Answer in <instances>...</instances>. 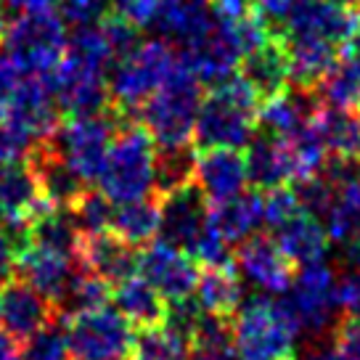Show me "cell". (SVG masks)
<instances>
[{
	"label": "cell",
	"mask_w": 360,
	"mask_h": 360,
	"mask_svg": "<svg viewBox=\"0 0 360 360\" xmlns=\"http://www.w3.org/2000/svg\"><path fill=\"white\" fill-rule=\"evenodd\" d=\"M259 98L244 77H228L202 98L193 141L202 148H244L257 130Z\"/></svg>",
	"instance_id": "obj_1"
},
{
	"label": "cell",
	"mask_w": 360,
	"mask_h": 360,
	"mask_svg": "<svg viewBox=\"0 0 360 360\" xmlns=\"http://www.w3.org/2000/svg\"><path fill=\"white\" fill-rule=\"evenodd\" d=\"M300 321L292 307L270 297L241 302L233 315V349L238 360H297Z\"/></svg>",
	"instance_id": "obj_2"
},
{
	"label": "cell",
	"mask_w": 360,
	"mask_h": 360,
	"mask_svg": "<svg viewBox=\"0 0 360 360\" xmlns=\"http://www.w3.org/2000/svg\"><path fill=\"white\" fill-rule=\"evenodd\" d=\"M183 58L165 37L143 40L114 61L109 72V103L117 112H138L180 69Z\"/></svg>",
	"instance_id": "obj_3"
},
{
	"label": "cell",
	"mask_w": 360,
	"mask_h": 360,
	"mask_svg": "<svg viewBox=\"0 0 360 360\" xmlns=\"http://www.w3.org/2000/svg\"><path fill=\"white\" fill-rule=\"evenodd\" d=\"M157 143L138 124H120L98 172V191L112 204L133 202L154 193Z\"/></svg>",
	"instance_id": "obj_4"
},
{
	"label": "cell",
	"mask_w": 360,
	"mask_h": 360,
	"mask_svg": "<svg viewBox=\"0 0 360 360\" xmlns=\"http://www.w3.org/2000/svg\"><path fill=\"white\" fill-rule=\"evenodd\" d=\"M202 98V82L180 64L178 72L138 109L146 133L159 148L191 146Z\"/></svg>",
	"instance_id": "obj_5"
},
{
	"label": "cell",
	"mask_w": 360,
	"mask_h": 360,
	"mask_svg": "<svg viewBox=\"0 0 360 360\" xmlns=\"http://www.w3.org/2000/svg\"><path fill=\"white\" fill-rule=\"evenodd\" d=\"M117 130H120V120L109 109L93 114H72L67 122L58 124L53 138L45 143L67 162V167L85 186H90L101 172L106 151L112 146Z\"/></svg>",
	"instance_id": "obj_6"
},
{
	"label": "cell",
	"mask_w": 360,
	"mask_h": 360,
	"mask_svg": "<svg viewBox=\"0 0 360 360\" xmlns=\"http://www.w3.org/2000/svg\"><path fill=\"white\" fill-rule=\"evenodd\" d=\"M67 24L56 11L16 16L3 34V51L24 75L51 77L67 51Z\"/></svg>",
	"instance_id": "obj_7"
},
{
	"label": "cell",
	"mask_w": 360,
	"mask_h": 360,
	"mask_svg": "<svg viewBox=\"0 0 360 360\" xmlns=\"http://www.w3.org/2000/svg\"><path fill=\"white\" fill-rule=\"evenodd\" d=\"M72 360H130L133 326L117 307H96L67 318Z\"/></svg>",
	"instance_id": "obj_8"
},
{
	"label": "cell",
	"mask_w": 360,
	"mask_h": 360,
	"mask_svg": "<svg viewBox=\"0 0 360 360\" xmlns=\"http://www.w3.org/2000/svg\"><path fill=\"white\" fill-rule=\"evenodd\" d=\"M109 72H112L109 64L67 48L58 67L48 77L61 112H103L109 103Z\"/></svg>",
	"instance_id": "obj_9"
},
{
	"label": "cell",
	"mask_w": 360,
	"mask_h": 360,
	"mask_svg": "<svg viewBox=\"0 0 360 360\" xmlns=\"http://www.w3.org/2000/svg\"><path fill=\"white\" fill-rule=\"evenodd\" d=\"M289 300L286 304L292 307L297 315L300 326L321 334L331 326L334 315L342 307L339 300V283L334 270L323 265V262H313V265H302L300 273L294 276L292 289H289Z\"/></svg>",
	"instance_id": "obj_10"
},
{
	"label": "cell",
	"mask_w": 360,
	"mask_h": 360,
	"mask_svg": "<svg viewBox=\"0 0 360 360\" xmlns=\"http://www.w3.org/2000/svg\"><path fill=\"white\" fill-rule=\"evenodd\" d=\"M3 124H8L22 138H27L34 148L51 141L61 124V106L53 96L51 79L27 75L13 96Z\"/></svg>",
	"instance_id": "obj_11"
},
{
	"label": "cell",
	"mask_w": 360,
	"mask_h": 360,
	"mask_svg": "<svg viewBox=\"0 0 360 360\" xmlns=\"http://www.w3.org/2000/svg\"><path fill=\"white\" fill-rule=\"evenodd\" d=\"M180 58L199 82L220 85L228 77H233V72L241 67L244 48L231 27L212 19L207 32H202L188 45H183Z\"/></svg>",
	"instance_id": "obj_12"
},
{
	"label": "cell",
	"mask_w": 360,
	"mask_h": 360,
	"mask_svg": "<svg viewBox=\"0 0 360 360\" xmlns=\"http://www.w3.org/2000/svg\"><path fill=\"white\" fill-rule=\"evenodd\" d=\"M138 276L146 278L167 302H180L196 289L199 268L188 252L167 241H154L138 255Z\"/></svg>",
	"instance_id": "obj_13"
},
{
	"label": "cell",
	"mask_w": 360,
	"mask_h": 360,
	"mask_svg": "<svg viewBox=\"0 0 360 360\" xmlns=\"http://www.w3.org/2000/svg\"><path fill=\"white\" fill-rule=\"evenodd\" d=\"M358 32L360 16L352 6H345L337 0H302L278 34L313 37V40H323L337 48H345Z\"/></svg>",
	"instance_id": "obj_14"
},
{
	"label": "cell",
	"mask_w": 360,
	"mask_h": 360,
	"mask_svg": "<svg viewBox=\"0 0 360 360\" xmlns=\"http://www.w3.org/2000/svg\"><path fill=\"white\" fill-rule=\"evenodd\" d=\"M45 204L51 202L43 196L40 180L30 162L0 165V223L13 236L27 241V228Z\"/></svg>",
	"instance_id": "obj_15"
},
{
	"label": "cell",
	"mask_w": 360,
	"mask_h": 360,
	"mask_svg": "<svg viewBox=\"0 0 360 360\" xmlns=\"http://www.w3.org/2000/svg\"><path fill=\"white\" fill-rule=\"evenodd\" d=\"M210 223V202L202 188L191 183L178 191L162 193L159 199V233L162 241L191 255L196 238Z\"/></svg>",
	"instance_id": "obj_16"
},
{
	"label": "cell",
	"mask_w": 360,
	"mask_h": 360,
	"mask_svg": "<svg viewBox=\"0 0 360 360\" xmlns=\"http://www.w3.org/2000/svg\"><path fill=\"white\" fill-rule=\"evenodd\" d=\"M79 268V257L58 252V249L43 247V244H32L24 241L16 257V273L19 278L34 286L40 294H45L51 302L56 304L61 294L67 292L72 276Z\"/></svg>",
	"instance_id": "obj_17"
},
{
	"label": "cell",
	"mask_w": 360,
	"mask_h": 360,
	"mask_svg": "<svg viewBox=\"0 0 360 360\" xmlns=\"http://www.w3.org/2000/svg\"><path fill=\"white\" fill-rule=\"evenodd\" d=\"M233 265L244 278L270 294H283L292 289L294 265L281 252L276 238L257 236V233L249 236L247 241L238 244Z\"/></svg>",
	"instance_id": "obj_18"
},
{
	"label": "cell",
	"mask_w": 360,
	"mask_h": 360,
	"mask_svg": "<svg viewBox=\"0 0 360 360\" xmlns=\"http://www.w3.org/2000/svg\"><path fill=\"white\" fill-rule=\"evenodd\" d=\"M193 183L202 188L210 204L247 191L249 169L244 148H202L196 157Z\"/></svg>",
	"instance_id": "obj_19"
},
{
	"label": "cell",
	"mask_w": 360,
	"mask_h": 360,
	"mask_svg": "<svg viewBox=\"0 0 360 360\" xmlns=\"http://www.w3.org/2000/svg\"><path fill=\"white\" fill-rule=\"evenodd\" d=\"M56 315V304L22 278L6 283L0 292V321L16 342H27L40 328L53 323Z\"/></svg>",
	"instance_id": "obj_20"
},
{
	"label": "cell",
	"mask_w": 360,
	"mask_h": 360,
	"mask_svg": "<svg viewBox=\"0 0 360 360\" xmlns=\"http://www.w3.org/2000/svg\"><path fill=\"white\" fill-rule=\"evenodd\" d=\"M241 77L249 88L255 90L259 103L270 101L276 96H281L283 90H289L292 75H289V58L278 37H270L268 43L249 51L241 58Z\"/></svg>",
	"instance_id": "obj_21"
},
{
	"label": "cell",
	"mask_w": 360,
	"mask_h": 360,
	"mask_svg": "<svg viewBox=\"0 0 360 360\" xmlns=\"http://www.w3.org/2000/svg\"><path fill=\"white\" fill-rule=\"evenodd\" d=\"M79 262L96 276H101L106 283H122L138 273V255L135 247L120 236H114L112 231H101L93 236H82L79 244Z\"/></svg>",
	"instance_id": "obj_22"
},
{
	"label": "cell",
	"mask_w": 360,
	"mask_h": 360,
	"mask_svg": "<svg viewBox=\"0 0 360 360\" xmlns=\"http://www.w3.org/2000/svg\"><path fill=\"white\" fill-rule=\"evenodd\" d=\"M286 58H289V75L297 88L315 90L331 69L337 67L339 51L337 45L313 40V37H297V34H278Z\"/></svg>",
	"instance_id": "obj_23"
},
{
	"label": "cell",
	"mask_w": 360,
	"mask_h": 360,
	"mask_svg": "<svg viewBox=\"0 0 360 360\" xmlns=\"http://www.w3.org/2000/svg\"><path fill=\"white\" fill-rule=\"evenodd\" d=\"M315 112H318V93L315 90H283L281 96L259 103L257 124H262V130L270 135L289 138L313 122Z\"/></svg>",
	"instance_id": "obj_24"
},
{
	"label": "cell",
	"mask_w": 360,
	"mask_h": 360,
	"mask_svg": "<svg viewBox=\"0 0 360 360\" xmlns=\"http://www.w3.org/2000/svg\"><path fill=\"white\" fill-rule=\"evenodd\" d=\"M212 24L210 0H159L151 27L169 43L188 45Z\"/></svg>",
	"instance_id": "obj_25"
},
{
	"label": "cell",
	"mask_w": 360,
	"mask_h": 360,
	"mask_svg": "<svg viewBox=\"0 0 360 360\" xmlns=\"http://www.w3.org/2000/svg\"><path fill=\"white\" fill-rule=\"evenodd\" d=\"M276 241L281 252L289 257L292 265H313V262H323L328 252L331 238L326 233V225L321 223L315 214L310 212H297L276 231Z\"/></svg>",
	"instance_id": "obj_26"
},
{
	"label": "cell",
	"mask_w": 360,
	"mask_h": 360,
	"mask_svg": "<svg viewBox=\"0 0 360 360\" xmlns=\"http://www.w3.org/2000/svg\"><path fill=\"white\" fill-rule=\"evenodd\" d=\"M112 300H114V307L127 318V323L141 328V331L143 328L162 326L167 321L169 302L146 278H141L138 273L114 286Z\"/></svg>",
	"instance_id": "obj_27"
},
{
	"label": "cell",
	"mask_w": 360,
	"mask_h": 360,
	"mask_svg": "<svg viewBox=\"0 0 360 360\" xmlns=\"http://www.w3.org/2000/svg\"><path fill=\"white\" fill-rule=\"evenodd\" d=\"M193 294H196V304L202 307V313L233 321V315L244 302V289H241L236 265L228 262V265L204 268V273H199Z\"/></svg>",
	"instance_id": "obj_28"
},
{
	"label": "cell",
	"mask_w": 360,
	"mask_h": 360,
	"mask_svg": "<svg viewBox=\"0 0 360 360\" xmlns=\"http://www.w3.org/2000/svg\"><path fill=\"white\" fill-rule=\"evenodd\" d=\"M247 169L249 183L257 191H270L292 183V162H289L286 141L270 133L252 138L247 151Z\"/></svg>",
	"instance_id": "obj_29"
},
{
	"label": "cell",
	"mask_w": 360,
	"mask_h": 360,
	"mask_svg": "<svg viewBox=\"0 0 360 360\" xmlns=\"http://www.w3.org/2000/svg\"><path fill=\"white\" fill-rule=\"evenodd\" d=\"M30 165H32L34 175L40 180L43 196L53 204V207L69 210L82 193L88 191V186L67 167V162L58 157L48 143L34 148L32 157H30Z\"/></svg>",
	"instance_id": "obj_30"
},
{
	"label": "cell",
	"mask_w": 360,
	"mask_h": 360,
	"mask_svg": "<svg viewBox=\"0 0 360 360\" xmlns=\"http://www.w3.org/2000/svg\"><path fill=\"white\" fill-rule=\"evenodd\" d=\"M210 220L231 247L247 241L262 225V193L241 191L225 202L210 204Z\"/></svg>",
	"instance_id": "obj_31"
},
{
	"label": "cell",
	"mask_w": 360,
	"mask_h": 360,
	"mask_svg": "<svg viewBox=\"0 0 360 360\" xmlns=\"http://www.w3.org/2000/svg\"><path fill=\"white\" fill-rule=\"evenodd\" d=\"M313 124L326 146L328 159L360 162V117L352 109L318 106Z\"/></svg>",
	"instance_id": "obj_32"
},
{
	"label": "cell",
	"mask_w": 360,
	"mask_h": 360,
	"mask_svg": "<svg viewBox=\"0 0 360 360\" xmlns=\"http://www.w3.org/2000/svg\"><path fill=\"white\" fill-rule=\"evenodd\" d=\"M109 231L127 241L130 247L151 244V238L159 233V199L143 196L133 202L114 204Z\"/></svg>",
	"instance_id": "obj_33"
},
{
	"label": "cell",
	"mask_w": 360,
	"mask_h": 360,
	"mask_svg": "<svg viewBox=\"0 0 360 360\" xmlns=\"http://www.w3.org/2000/svg\"><path fill=\"white\" fill-rule=\"evenodd\" d=\"M109 286L112 283H106L101 276H96L93 270H88L79 262V268L72 276L67 292L61 294V300L56 302V313L64 315V318H75L79 313H88V310L109 304V297H112Z\"/></svg>",
	"instance_id": "obj_34"
},
{
	"label": "cell",
	"mask_w": 360,
	"mask_h": 360,
	"mask_svg": "<svg viewBox=\"0 0 360 360\" xmlns=\"http://www.w3.org/2000/svg\"><path fill=\"white\" fill-rule=\"evenodd\" d=\"M191 339L183 337L169 323L143 328L133 342L130 360H188Z\"/></svg>",
	"instance_id": "obj_35"
},
{
	"label": "cell",
	"mask_w": 360,
	"mask_h": 360,
	"mask_svg": "<svg viewBox=\"0 0 360 360\" xmlns=\"http://www.w3.org/2000/svg\"><path fill=\"white\" fill-rule=\"evenodd\" d=\"M196 154L188 146L180 148H157V165H154V191L169 193L193 183Z\"/></svg>",
	"instance_id": "obj_36"
},
{
	"label": "cell",
	"mask_w": 360,
	"mask_h": 360,
	"mask_svg": "<svg viewBox=\"0 0 360 360\" xmlns=\"http://www.w3.org/2000/svg\"><path fill=\"white\" fill-rule=\"evenodd\" d=\"M318 98L334 109H358L360 103V75L339 58L337 67L328 72L323 82L315 88Z\"/></svg>",
	"instance_id": "obj_37"
},
{
	"label": "cell",
	"mask_w": 360,
	"mask_h": 360,
	"mask_svg": "<svg viewBox=\"0 0 360 360\" xmlns=\"http://www.w3.org/2000/svg\"><path fill=\"white\" fill-rule=\"evenodd\" d=\"M112 210L114 204L101 191H85L77 202L69 207V214H72V220H75L82 236H93V233L109 231Z\"/></svg>",
	"instance_id": "obj_38"
},
{
	"label": "cell",
	"mask_w": 360,
	"mask_h": 360,
	"mask_svg": "<svg viewBox=\"0 0 360 360\" xmlns=\"http://www.w3.org/2000/svg\"><path fill=\"white\" fill-rule=\"evenodd\" d=\"M22 360H72L67 326H61L58 321H53L45 328H40L37 334H32L24 342Z\"/></svg>",
	"instance_id": "obj_39"
},
{
	"label": "cell",
	"mask_w": 360,
	"mask_h": 360,
	"mask_svg": "<svg viewBox=\"0 0 360 360\" xmlns=\"http://www.w3.org/2000/svg\"><path fill=\"white\" fill-rule=\"evenodd\" d=\"M297 212H302V207H300V199L294 191L283 188V186L262 191V225H268L270 231H278Z\"/></svg>",
	"instance_id": "obj_40"
},
{
	"label": "cell",
	"mask_w": 360,
	"mask_h": 360,
	"mask_svg": "<svg viewBox=\"0 0 360 360\" xmlns=\"http://www.w3.org/2000/svg\"><path fill=\"white\" fill-rule=\"evenodd\" d=\"M106 0H53V8L64 19V24L72 27H85V24H96L103 19L106 11Z\"/></svg>",
	"instance_id": "obj_41"
},
{
	"label": "cell",
	"mask_w": 360,
	"mask_h": 360,
	"mask_svg": "<svg viewBox=\"0 0 360 360\" xmlns=\"http://www.w3.org/2000/svg\"><path fill=\"white\" fill-rule=\"evenodd\" d=\"M24 77H27V75L16 67V61H13L6 51H0V122L6 120L8 106H11L13 96H16V90H19Z\"/></svg>",
	"instance_id": "obj_42"
},
{
	"label": "cell",
	"mask_w": 360,
	"mask_h": 360,
	"mask_svg": "<svg viewBox=\"0 0 360 360\" xmlns=\"http://www.w3.org/2000/svg\"><path fill=\"white\" fill-rule=\"evenodd\" d=\"M112 6V11L117 16H122L124 22H130L133 27H148L154 22L159 0H106Z\"/></svg>",
	"instance_id": "obj_43"
},
{
	"label": "cell",
	"mask_w": 360,
	"mask_h": 360,
	"mask_svg": "<svg viewBox=\"0 0 360 360\" xmlns=\"http://www.w3.org/2000/svg\"><path fill=\"white\" fill-rule=\"evenodd\" d=\"M300 3H302V0H255L259 16H262V22L268 24V30L273 37L281 32L283 24L289 22V16H292L294 8H297Z\"/></svg>",
	"instance_id": "obj_44"
},
{
	"label": "cell",
	"mask_w": 360,
	"mask_h": 360,
	"mask_svg": "<svg viewBox=\"0 0 360 360\" xmlns=\"http://www.w3.org/2000/svg\"><path fill=\"white\" fill-rule=\"evenodd\" d=\"M19 238L13 236L6 225L0 223V283L8 281L16 273V257H19Z\"/></svg>",
	"instance_id": "obj_45"
},
{
	"label": "cell",
	"mask_w": 360,
	"mask_h": 360,
	"mask_svg": "<svg viewBox=\"0 0 360 360\" xmlns=\"http://www.w3.org/2000/svg\"><path fill=\"white\" fill-rule=\"evenodd\" d=\"M339 300L349 321L360 323V270H352L345 281H339Z\"/></svg>",
	"instance_id": "obj_46"
},
{
	"label": "cell",
	"mask_w": 360,
	"mask_h": 360,
	"mask_svg": "<svg viewBox=\"0 0 360 360\" xmlns=\"http://www.w3.org/2000/svg\"><path fill=\"white\" fill-rule=\"evenodd\" d=\"M342 360H360V323L345 321L337 328V345H334Z\"/></svg>",
	"instance_id": "obj_47"
},
{
	"label": "cell",
	"mask_w": 360,
	"mask_h": 360,
	"mask_svg": "<svg viewBox=\"0 0 360 360\" xmlns=\"http://www.w3.org/2000/svg\"><path fill=\"white\" fill-rule=\"evenodd\" d=\"M188 360H238L233 342H196L191 345Z\"/></svg>",
	"instance_id": "obj_48"
},
{
	"label": "cell",
	"mask_w": 360,
	"mask_h": 360,
	"mask_svg": "<svg viewBox=\"0 0 360 360\" xmlns=\"http://www.w3.org/2000/svg\"><path fill=\"white\" fill-rule=\"evenodd\" d=\"M8 8H11V16H34V13H48L56 11L53 8V0H6Z\"/></svg>",
	"instance_id": "obj_49"
},
{
	"label": "cell",
	"mask_w": 360,
	"mask_h": 360,
	"mask_svg": "<svg viewBox=\"0 0 360 360\" xmlns=\"http://www.w3.org/2000/svg\"><path fill=\"white\" fill-rule=\"evenodd\" d=\"M339 58H342V61H347L349 67L360 75V32L355 34L347 45H345V51H342V56H339Z\"/></svg>",
	"instance_id": "obj_50"
},
{
	"label": "cell",
	"mask_w": 360,
	"mask_h": 360,
	"mask_svg": "<svg viewBox=\"0 0 360 360\" xmlns=\"http://www.w3.org/2000/svg\"><path fill=\"white\" fill-rule=\"evenodd\" d=\"M0 360H19V349H16V339L3 328L0 331Z\"/></svg>",
	"instance_id": "obj_51"
},
{
	"label": "cell",
	"mask_w": 360,
	"mask_h": 360,
	"mask_svg": "<svg viewBox=\"0 0 360 360\" xmlns=\"http://www.w3.org/2000/svg\"><path fill=\"white\" fill-rule=\"evenodd\" d=\"M345 259L349 262V268H352V270H360V233H355V236L347 241Z\"/></svg>",
	"instance_id": "obj_52"
},
{
	"label": "cell",
	"mask_w": 360,
	"mask_h": 360,
	"mask_svg": "<svg viewBox=\"0 0 360 360\" xmlns=\"http://www.w3.org/2000/svg\"><path fill=\"white\" fill-rule=\"evenodd\" d=\"M11 22H13V16H11L8 3H6V0H0V40H3V34H6V30H8V24Z\"/></svg>",
	"instance_id": "obj_53"
},
{
	"label": "cell",
	"mask_w": 360,
	"mask_h": 360,
	"mask_svg": "<svg viewBox=\"0 0 360 360\" xmlns=\"http://www.w3.org/2000/svg\"><path fill=\"white\" fill-rule=\"evenodd\" d=\"M310 360H342V355H339L334 347H326V349H315V352H310Z\"/></svg>",
	"instance_id": "obj_54"
},
{
	"label": "cell",
	"mask_w": 360,
	"mask_h": 360,
	"mask_svg": "<svg viewBox=\"0 0 360 360\" xmlns=\"http://www.w3.org/2000/svg\"><path fill=\"white\" fill-rule=\"evenodd\" d=\"M337 3H345V6H355V0H337Z\"/></svg>",
	"instance_id": "obj_55"
},
{
	"label": "cell",
	"mask_w": 360,
	"mask_h": 360,
	"mask_svg": "<svg viewBox=\"0 0 360 360\" xmlns=\"http://www.w3.org/2000/svg\"><path fill=\"white\" fill-rule=\"evenodd\" d=\"M358 117H360V103H358Z\"/></svg>",
	"instance_id": "obj_56"
}]
</instances>
